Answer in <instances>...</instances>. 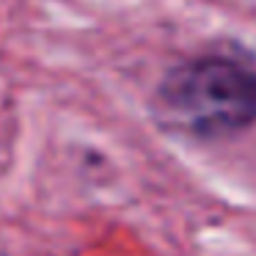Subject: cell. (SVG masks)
Listing matches in <instances>:
<instances>
[{
    "label": "cell",
    "mask_w": 256,
    "mask_h": 256,
    "mask_svg": "<svg viewBox=\"0 0 256 256\" xmlns=\"http://www.w3.org/2000/svg\"><path fill=\"white\" fill-rule=\"evenodd\" d=\"M160 118L193 138H223L256 118V69L242 58L204 56L166 74Z\"/></svg>",
    "instance_id": "obj_1"
}]
</instances>
